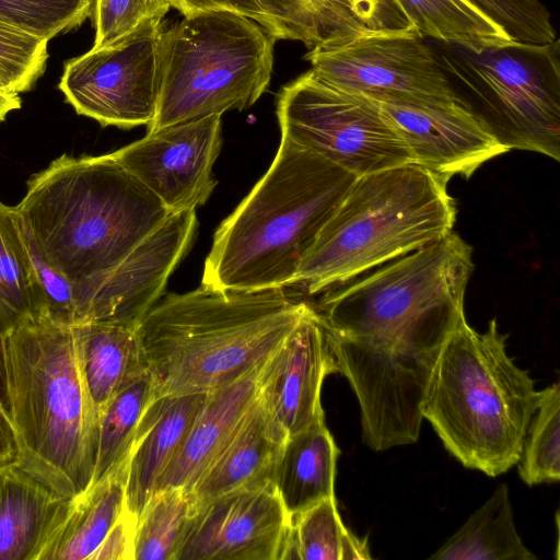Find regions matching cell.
Wrapping results in <instances>:
<instances>
[{
  "label": "cell",
  "mask_w": 560,
  "mask_h": 560,
  "mask_svg": "<svg viewBox=\"0 0 560 560\" xmlns=\"http://www.w3.org/2000/svg\"><path fill=\"white\" fill-rule=\"evenodd\" d=\"M311 304L284 288L171 293L137 332L156 397L210 393L261 366Z\"/></svg>",
  "instance_id": "cell-1"
},
{
  "label": "cell",
  "mask_w": 560,
  "mask_h": 560,
  "mask_svg": "<svg viewBox=\"0 0 560 560\" xmlns=\"http://www.w3.org/2000/svg\"><path fill=\"white\" fill-rule=\"evenodd\" d=\"M14 207L44 258L74 288L116 267L171 213L112 153L61 155L30 178Z\"/></svg>",
  "instance_id": "cell-2"
},
{
  "label": "cell",
  "mask_w": 560,
  "mask_h": 560,
  "mask_svg": "<svg viewBox=\"0 0 560 560\" xmlns=\"http://www.w3.org/2000/svg\"><path fill=\"white\" fill-rule=\"evenodd\" d=\"M355 178L281 137L266 174L217 229L201 283L220 290L292 285Z\"/></svg>",
  "instance_id": "cell-3"
},
{
  "label": "cell",
  "mask_w": 560,
  "mask_h": 560,
  "mask_svg": "<svg viewBox=\"0 0 560 560\" xmlns=\"http://www.w3.org/2000/svg\"><path fill=\"white\" fill-rule=\"evenodd\" d=\"M4 340L15 462L74 500L93 480L100 416L79 370L73 326L30 318Z\"/></svg>",
  "instance_id": "cell-4"
},
{
  "label": "cell",
  "mask_w": 560,
  "mask_h": 560,
  "mask_svg": "<svg viewBox=\"0 0 560 560\" xmlns=\"http://www.w3.org/2000/svg\"><path fill=\"white\" fill-rule=\"evenodd\" d=\"M508 337L495 319L483 332L462 320L442 348L421 406L445 448L491 477L518 462L538 392L508 354Z\"/></svg>",
  "instance_id": "cell-5"
},
{
  "label": "cell",
  "mask_w": 560,
  "mask_h": 560,
  "mask_svg": "<svg viewBox=\"0 0 560 560\" xmlns=\"http://www.w3.org/2000/svg\"><path fill=\"white\" fill-rule=\"evenodd\" d=\"M447 182L413 163L358 176L293 284L304 283L315 294L443 238L457 213Z\"/></svg>",
  "instance_id": "cell-6"
},
{
  "label": "cell",
  "mask_w": 560,
  "mask_h": 560,
  "mask_svg": "<svg viewBox=\"0 0 560 560\" xmlns=\"http://www.w3.org/2000/svg\"><path fill=\"white\" fill-rule=\"evenodd\" d=\"M276 42L253 19L226 10L164 27L158 107L148 131L253 106L269 86Z\"/></svg>",
  "instance_id": "cell-7"
},
{
  "label": "cell",
  "mask_w": 560,
  "mask_h": 560,
  "mask_svg": "<svg viewBox=\"0 0 560 560\" xmlns=\"http://www.w3.org/2000/svg\"><path fill=\"white\" fill-rule=\"evenodd\" d=\"M432 47L457 95L504 147L559 161V38L435 42Z\"/></svg>",
  "instance_id": "cell-8"
},
{
  "label": "cell",
  "mask_w": 560,
  "mask_h": 560,
  "mask_svg": "<svg viewBox=\"0 0 560 560\" xmlns=\"http://www.w3.org/2000/svg\"><path fill=\"white\" fill-rule=\"evenodd\" d=\"M277 117L282 138L357 177L415 164L377 101L329 85L311 70L280 89Z\"/></svg>",
  "instance_id": "cell-9"
},
{
  "label": "cell",
  "mask_w": 560,
  "mask_h": 560,
  "mask_svg": "<svg viewBox=\"0 0 560 560\" xmlns=\"http://www.w3.org/2000/svg\"><path fill=\"white\" fill-rule=\"evenodd\" d=\"M303 59L323 82L381 103L464 102L417 31L364 33L315 47Z\"/></svg>",
  "instance_id": "cell-10"
},
{
  "label": "cell",
  "mask_w": 560,
  "mask_h": 560,
  "mask_svg": "<svg viewBox=\"0 0 560 560\" xmlns=\"http://www.w3.org/2000/svg\"><path fill=\"white\" fill-rule=\"evenodd\" d=\"M164 20H149L121 39L69 59L58 88L80 115L102 126H150L159 98Z\"/></svg>",
  "instance_id": "cell-11"
},
{
  "label": "cell",
  "mask_w": 560,
  "mask_h": 560,
  "mask_svg": "<svg viewBox=\"0 0 560 560\" xmlns=\"http://www.w3.org/2000/svg\"><path fill=\"white\" fill-rule=\"evenodd\" d=\"M222 142L221 116L211 115L150 130L112 154L173 213L207 202Z\"/></svg>",
  "instance_id": "cell-12"
},
{
  "label": "cell",
  "mask_w": 560,
  "mask_h": 560,
  "mask_svg": "<svg viewBox=\"0 0 560 560\" xmlns=\"http://www.w3.org/2000/svg\"><path fill=\"white\" fill-rule=\"evenodd\" d=\"M196 226V210L170 213L116 267L74 288L78 325L105 320L137 327L160 300L167 279L190 247Z\"/></svg>",
  "instance_id": "cell-13"
},
{
  "label": "cell",
  "mask_w": 560,
  "mask_h": 560,
  "mask_svg": "<svg viewBox=\"0 0 560 560\" xmlns=\"http://www.w3.org/2000/svg\"><path fill=\"white\" fill-rule=\"evenodd\" d=\"M289 517L271 479L235 489L192 514L175 560H280Z\"/></svg>",
  "instance_id": "cell-14"
},
{
  "label": "cell",
  "mask_w": 560,
  "mask_h": 560,
  "mask_svg": "<svg viewBox=\"0 0 560 560\" xmlns=\"http://www.w3.org/2000/svg\"><path fill=\"white\" fill-rule=\"evenodd\" d=\"M338 373L326 326L313 305L259 370L258 396L287 439L325 421L324 378Z\"/></svg>",
  "instance_id": "cell-15"
},
{
  "label": "cell",
  "mask_w": 560,
  "mask_h": 560,
  "mask_svg": "<svg viewBox=\"0 0 560 560\" xmlns=\"http://www.w3.org/2000/svg\"><path fill=\"white\" fill-rule=\"evenodd\" d=\"M378 103L405 140L415 164L448 180L454 175L468 178L487 161L510 151L464 102Z\"/></svg>",
  "instance_id": "cell-16"
},
{
  "label": "cell",
  "mask_w": 560,
  "mask_h": 560,
  "mask_svg": "<svg viewBox=\"0 0 560 560\" xmlns=\"http://www.w3.org/2000/svg\"><path fill=\"white\" fill-rule=\"evenodd\" d=\"M260 366L208 393L185 439L161 474L155 492L189 490L222 453L258 397Z\"/></svg>",
  "instance_id": "cell-17"
},
{
  "label": "cell",
  "mask_w": 560,
  "mask_h": 560,
  "mask_svg": "<svg viewBox=\"0 0 560 560\" xmlns=\"http://www.w3.org/2000/svg\"><path fill=\"white\" fill-rule=\"evenodd\" d=\"M207 396L208 393L163 395L145 409L128 455L125 482V508L137 520Z\"/></svg>",
  "instance_id": "cell-18"
},
{
  "label": "cell",
  "mask_w": 560,
  "mask_h": 560,
  "mask_svg": "<svg viewBox=\"0 0 560 560\" xmlns=\"http://www.w3.org/2000/svg\"><path fill=\"white\" fill-rule=\"evenodd\" d=\"M72 502L15 460L0 464V560H37Z\"/></svg>",
  "instance_id": "cell-19"
},
{
  "label": "cell",
  "mask_w": 560,
  "mask_h": 560,
  "mask_svg": "<svg viewBox=\"0 0 560 560\" xmlns=\"http://www.w3.org/2000/svg\"><path fill=\"white\" fill-rule=\"evenodd\" d=\"M285 441L258 396L230 443L188 490L192 514L219 495L271 479Z\"/></svg>",
  "instance_id": "cell-20"
},
{
  "label": "cell",
  "mask_w": 560,
  "mask_h": 560,
  "mask_svg": "<svg viewBox=\"0 0 560 560\" xmlns=\"http://www.w3.org/2000/svg\"><path fill=\"white\" fill-rule=\"evenodd\" d=\"M73 332L82 381L101 417L121 388L148 371L137 327L91 320L73 326Z\"/></svg>",
  "instance_id": "cell-21"
},
{
  "label": "cell",
  "mask_w": 560,
  "mask_h": 560,
  "mask_svg": "<svg viewBox=\"0 0 560 560\" xmlns=\"http://www.w3.org/2000/svg\"><path fill=\"white\" fill-rule=\"evenodd\" d=\"M339 450L325 421L291 435L275 464L271 481L289 515L335 495Z\"/></svg>",
  "instance_id": "cell-22"
},
{
  "label": "cell",
  "mask_w": 560,
  "mask_h": 560,
  "mask_svg": "<svg viewBox=\"0 0 560 560\" xmlns=\"http://www.w3.org/2000/svg\"><path fill=\"white\" fill-rule=\"evenodd\" d=\"M127 462L74 499L37 560H89L125 510Z\"/></svg>",
  "instance_id": "cell-23"
},
{
  "label": "cell",
  "mask_w": 560,
  "mask_h": 560,
  "mask_svg": "<svg viewBox=\"0 0 560 560\" xmlns=\"http://www.w3.org/2000/svg\"><path fill=\"white\" fill-rule=\"evenodd\" d=\"M429 559L434 560H535L517 534L506 485H499Z\"/></svg>",
  "instance_id": "cell-24"
},
{
  "label": "cell",
  "mask_w": 560,
  "mask_h": 560,
  "mask_svg": "<svg viewBox=\"0 0 560 560\" xmlns=\"http://www.w3.org/2000/svg\"><path fill=\"white\" fill-rule=\"evenodd\" d=\"M44 316V301L15 207L0 201V327L5 336Z\"/></svg>",
  "instance_id": "cell-25"
},
{
  "label": "cell",
  "mask_w": 560,
  "mask_h": 560,
  "mask_svg": "<svg viewBox=\"0 0 560 560\" xmlns=\"http://www.w3.org/2000/svg\"><path fill=\"white\" fill-rule=\"evenodd\" d=\"M372 559L366 538L342 523L335 495L289 517L280 560Z\"/></svg>",
  "instance_id": "cell-26"
},
{
  "label": "cell",
  "mask_w": 560,
  "mask_h": 560,
  "mask_svg": "<svg viewBox=\"0 0 560 560\" xmlns=\"http://www.w3.org/2000/svg\"><path fill=\"white\" fill-rule=\"evenodd\" d=\"M277 38L302 43L308 50L370 33L345 0H260Z\"/></svg>",
  "instance_id": "cell-27"
},
{
  "label": "cell",
  "mask_w": 560,
  "mask_h": 560,
  "mask_svg": "<svg viewBox=\"0 0 560 560\" xmlns=\"http://www.w3.org/2000/svg\"><path fill=\"white\" fill-rule=\"evenodd\" d=\"M155 397V383L148 370L109 400L100 417L97 458L90 487L127 462L140 420Z\"/></svg>",
  "instance_id": "cell-28"
},
{
  "label": "cell",
  "mask_w": 560,
  "mask_h": 560,
  "mask_svg": "<svg viewBox=\"0 0 560 560\" xmlns=\"http://www.w3.org/2000/svg\"><path fill=\"white\" fill-rule=\"evenodd\" d=\"M422 38L442 43L511 39L467 0H396Z\"/></svg>",
  "instance_id": "cell-29"
},
{
  "label": "cell",
  "mask_w": 560,
  "mask_h": 560,
  "mask_svg": "<svg viewBox=\"0 0 560 560\" xmlns=\"http://www.w3.org/2000/svg\"><path fill=\"white\" fill-rule=\"evenodd\" d=\"M191 515L188 490L155 492L137 520L135 560H175Z\"/></svg>",
  "instance_id": "cell-30"
},
{
  "label": "cell",
  "mask_w": 560,
  "mask_h": 560,
  "mask_svg": "<svg viewBox=\"0 0 560 560\" xmlns=\"http://www.w3.org/2000/svg\"><path fill=\"white\" fill-rule=\"evenodd\" d=\"M521 479L528 486L560 479V385L537 392L535 410L528 422L522 453L516 463Z\"/></svg>",
  "instance_id": "cell-31"
},
{
  "label": "cell",
  "mask_w": 560,
  "mask_h": 560,
  "mask_svg": "<svg viewBox=\"0 0 560 560\" xmlns=\"http://www.w3.org/2000/svg\"><path fill=\"white\" fill-rule=\"evenodd\" d=\"M95 0H0V22L48 42L80 27Z\"/></svg>",
  "instance_id": "cell-32"
},
{
  "label": "cell",
  "mask_w": 560,
  "mask_h": 560,
  "mask_svg": "<svg viewBox=\"0 0 560 560\" xmlns=\"http://www.w3.org/2000/svg\"><path fill=\"white\" fill-rule=\"evenodd\" d=\"M48 40L0 22V80L14 94L30 91L44 74Z\"/></svg>",
  "instance_id": "cell-33"
},
{
  "label": "cell",
  "mask_w": 560,
  "mask_h": 560,
  "mask_svg": "<svg viewBox=\"0 0 560 560\" xmlns=\"http://www.w3.org/2000/svg\"><path fill=\"white\" fill-rule=\"evenodd\" d=\"M515 42L548 44L557 32L551 13L539 0H467Z\"/></svg>",
  "instance_id": "cell-34"
},
{
  "label": "cell",
  "mask_w": 560,
  "mask_h": 560,
  "mask_svg": "<svg viewBox=\"0 0 560 560\" xmlns=\"http://www.w3.org/2000/svg\"><path fill=\"white\" fill-rule=\"evenodd\" d=\"M170 9L166 0H95L92 49L121 39L149 20H164Z\"/></svg>",
  "instance_id": "cell-35"
},
{
  "label": "cell",
  "mask_w": 560,
  "mask_h": 560,
  "mask_svg": "<svg viewBox=\"0 0 560 560\" xmlns=\"http://www.w3.org/2000/svg\"><path fill=\"white\" fill-rule=\"evenodd\" d=\"M19 218L35 279L44 301L43 318L63 326L78 325V307L73 284L48 264L36 246L28 228L20 215Z\"/></svg>",
  "instance_id": "cell-36"
},
{
  "label": "cell",
  "mask_w": 560,
  "mask_h": 560,
  "mask_svg": "<svg viewBox=\"0 0 560 560\" xmlns=\"http://www.w3.org/2000/svg\"><path fill=\"white\" fill-rule=\"evenodd\" d=\"M354 16L372 33L411 32L416 28L396 0H345Z\"/></svg>",
  "instance_id": "cell-37"
},
{
  "label": "cell",
  "mask_w": 560,
  "mask_h": 560,
  "mask_svg": "<svg viewBox=\"0 0 560 560\" xmlns=\"http://www.w3.org/2000/svg\"><path fill=\"white\" fill-rule=\"evenodd\" d=\"M183 16L209 10H226L253 19L277 38L276 26L260 0H166Z\"/></svg>",
  "instance_id": "cell-38"
},
{
  "label": "cell",
  "mask_w": 560,
  "mask_h": 560,
  "mask_svg": "<svg viewBox=\"0 0 560 560\" xmlns=\"http://www.w3.org/2000/svg\"><path fill=\"white\" fill-rule=\"evenodd\" d=\"M136 526L137 518L125 508L89 560H135Z\"/></svg>",
  "instance_id": "cell-39"
},
{
  "label": "cell",
  "mask_w": 560,
  "mask_h": 560,
  "mask_svg": "<svg viewBox=\"0 0 560 560\" xmlns=\"http://www.w3.org/2000/svg\"><path fill=\"white\" fill-rule=\"evenodd\" d=\"M18 452V439L12 419L0 406V464L14 462Z\"/></svg>",
  "instance_id": "cell-40"
},
{
  "label": "cell",
  "mask_w": 560,
  "mask_h": 560,
  "mask_svg": "<svg viewBox=\"0 0 560 560\" xmlns=\"http://www.w3.org/2000/svg\"><path fill=\"white\" fill-rule=\"evenodd\" d=\"M0 406L11 417V402H10V390H9V377H8V365H7V353H5V340L4 335L0 327Z\"/></svg>",
  "instance_id": "cell-41"
},
{
  "label": "cell",
  "mask_w": 560,
  "mask_h": 560,
  "mask_svg": "<svg viewBox=\"0 0 560 560\" xmlns=\"http://www.w3.org/2000/svg\"><path fill=\"white\" fill-rule=\"evenodd\" d=\"M2 120H4V118L0 116V121H2Z\"/></svg>",
  "instance_id": "cell-42"
}]
</instances>
